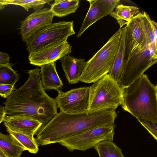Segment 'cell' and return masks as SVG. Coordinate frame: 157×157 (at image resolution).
<instances>
[{
  "label": "cell",
  "mask_w": 157,
  "mask_h": 157,
  "mask_svg": "<svg viewBox=\"0 0 157 157\" xmlns=\"http://www.w3.org/2000/svg\"><path fill=\"white\" fill-rule=\"evenodd\" d=\"M117 117L115 110H107L70 114L61 111L42 127L35 135L39 146L59 143L83 131L114 124Z\"/></svg>",
  "instance_id": "6da1fadb"
},
{
  "label": "cell",
  "mask_w": 157,
  "mask_h": 157,
  "mask_svg": "<svg viewBox=\"0 0 157 157\" xmlns=\"http://www.w3.org/2000/svg\"><path fill=\"white\" fill-rule=\"evenodd\" d=\"M157 86L152 84L143 74L124 89L123 109L137 119L157 124Z\"/></svg>",
  "instance_id": "7a4b0ae2"
},
{
  "label": "cell",
  "mask_w": 157,
  "mask_h": 157,
  "mask_svg": "<svg viewBox=\"0 0 157 157\" xmlns=\"http://www.w3.org/2000/svg\"><path fill=\"white\" fill-rule=\"evenodd\" d=\"M121 29L115 33L86 64L79 81L94 83L109 73L119 45Z\"/></svg>",
  "instance_id": "3957f363"
},
{
  "label": "cell",
  "mask_w": 157,
  "mask_h": 157,
  "mask_svg": "<svg viewBox=\"0 0 157 157\" xmlns=\"http://www.w3.org/2000/svg\"><path fill=\"white\" fill-rule=\"evenodd\" d=\"M124 89L109 74L89 86L88 111L116 110L122 101Z\"/></svg>",
  "instance_id": "277c9868"
},
{
  "label": "cell",
  "mask_w": 157,
  "mask_h": 157,
  "mask_svg": "<svg viewBox=\"0 0 157 157\" xmlns=\"http://www.w3.org/2000/svg\"><path fill=\"white\" fill-rule=\"evenodd\" d=\"M73 21L52 23L32 36L26 41L29 54L55 42L67 40L75 34Z\"/></svg>",
  "instance_id": "5b68a950"
},
{
  "label": "cell",
  "mask_w": 157,
  "mask_h": 157,
  "mask_svg": "<svg viewBox=\"0 0 157 157\" xmlns=\"http://www.w3.org/2000/svg\"><path fill=\"white\" fill-rule=\"evenodd\" d=\"M115 127L114 124L88 129L67 138L59 143L69 151L74 150L84 151L94 147L102 141H113Z\"/></svg>",
  "instance_id": "8992f818"
},
{
  "label": "cell",
  "mask_w": 157,
  "mask_h": 157,
  "mask_svg": "<svg viewBox=\"0 0 157 157\" xmlns=\"http://www.w3.org/2000/svg\"><path fill=\"white\" fill-rule=\"evenodd\" d=\"M157 62V54L149 47L143 52L132 55L124 64L117 82L123 89L127 87Z\"/></svg>",
  "instance_id": "52a82bcc"
},
{
  "label": "cell",
  "mask_w": 157,
  "mask_h": 157,
  "mask_svg": "<svg viewBox=\"0 0 157 157\" xmlns=\"http://www.w3.org/2000/svg\"><path fill=\"white\" fill-rule=\"evenodd\" d=\"M55 98L60 111L70 114L82 113L88 111L89 87L72 89L65 92L57 90Z\"/></svg>",
  "instance_id": "ba28073f"
},
{
  "label": "cell",
  "mask_w": 157,
  "mask_h": 157,
  "mask_svg": "<svg viewBox=\"0 0 157 157\" xmlns=\"http://www.w3.org/2000/svg\"><path fill=\"white\" fill-rule=\"evenodd\" d=\"M126 26L123 65L132 56L143 52L149 47L141 25L140 12L134 17Z\"/></svg>",
  "instance_id": "9c48e42d"
},
{
  "label": "cell",
  "mask_w": 157,
  "mask_h": 157,
  "mask_svg": "<svg viewBox=\"0 0 157 157\" xmlns=\"http://www.w3.org/2000/svg\"><path fill=\"white\" fill-rule=\"evenodd\" d=\"M71 51L72 46L67 40H59L29 54L28 59L30 64L40 67L55 62Z\"/></svg>",
  "instance_id": "30bf717a"
},
{
  "label": "cell",
  "mask_w": 157,
  "mask_h": 157,
  "mask_svg": "<svg viewBox=\"0 0 157 157\" xmlns=\"http://www.w3.org/2000/svg\"><path fill=\"white\" fill-rule=\"evenodd\" d=\"M54 17L47 8L30 14L21 22L20 33L23 41L26 42L34 33L52 23Z\"/></svg>",
  "instance_id": "8fae6325"
},
{
  "label": "cell",
  "mask_w": 157,
  "mask_h": 157,
  "mask_svg": "<svg viewBox=\"0 0 157 157\" xmlns=\"http://www.w3.org/2000/svg\"><path fill=\"white\" fill-rule=\"evenodd\" d=\"M6 128L34 137L42 126L39 121L31 118L6 116L3 121Z\"/></svg>",
  "instance_id": "7c38bea8"
},
{
  "label": "cell",
  "mask_w": 157,
  "mask_h": 157,
  "mask_svg": "<svg viewBox=\"0 0 157 157\" xmlns=\"http://www.w3.org/2000/svg\"><path fill=\"white\" fill-rule=\"evenodd\" d=\"M65 75L71 84L78 83L86 64L84 59H78L66 56L60 59Z\"/></svg>",
  "instance_id": "4fadbf2b"
},
{
  "label": "cell",
  "mask_w": 157,
  "mask_h": 157,
  "mask_svg": "<svg viewBox=\"0 0 157 157\" xmlns=\"http://www.w3.org/2000/svg\"><path fill=\"white\" fill-rule=\"evenodd\" d=\"M40 67L41 82L45 90L57 91L63 86L57 72L55 62L42 65Z\"/></svg>",
  "instance_id": "5bb4252c"
},
{
  "label": "cell",
  "mask_w": 157,
  "mask_h": 157,
  "mask_svg": "<svg viewBox=\"0 0 157 157\" xmlns=\"http://www.w3.org/2000/svg\"><path fill=\"white\" fill-rule=\"evenodd\" d=\"M28 80L20 88L13 91L11 95H30L44 89L40 79V69L38 67L28 71Z\"/></svg>",
  "instance_id": "9a60e30c"
},
{
  "label": "cell",
  "mask_w": 157,
  "mask_h": 157,
  "mask_svg": "<svg viewBox=\"0 0 157 157\" xmlns=\"http://www.w3.org/2000/svg\"><path fill=\"white\" fill-rule=\"evenodd\" d=\"M87 1L89 2L90 6L79 31L76 35L77 38L80 37L94 23L107 15L99 6L97 0Z\"/></svg>",
  "instance_id": "2e32d148"
},
{
  "label": "cell",
  "mask_w": 157,
  "mask_h": 157,
  "mask_svg": "<svg viewBox=\"0 0 157 157\" xmlns=\"http://www.w3.org/2000/svg\"><path fill=\"white\" fill-rule=\"evenodd\" d=\"M142 27L150 49L157 54V24L145 12H141Z\"/></svg>",
  "instance_id": "e0dca14e"
},
{
  "label": "cell",
  "mask_w": 157,
  "mask_h": 157,
  "mask_svg": "<svg viewBox=\"0 0 157 157\" xmlns=\"http://www.w3.org/2000/svg\"><path fill=\"white\" fill-rule=\"evenodd\" d=\"M0 148L9 157H21L25 148L11 134L0 132Z\"/></svg>",
  "instance_id": "ac0fdd59"
},
{
  "label": "cell",
  "mask_w": 157,
  "mask_h": 157,
  "mask_svg": "<svg viewBox=\"0 0 157 157\" xmlns=\"http://www.w3.org/2000/svg\"><path fill=\"white\" fill-rule=\"evenodd\" d=\"M126 26L121 28V33L118 48L112 68L109 73L115 81L119 79L122 70L125 47Z\"/></svg>",
  "instance_id": "d6986e66"
},
{
  "label": "cell",
  "mask_w": 157,
  "mask_h": 157,
  "mask_svg": "<svg viewBox=\"0 0 157 157\" xmlns=\"http://www.w3.org/2000/svg\"><path fill=\"white\" fill-rule=\"evenodd\" d=\"M110 15L115 18L121 29L127 25L131 20L140 12L139 8L133 6L120 4L117 5Z\"/></svg>",
  "instance_id": "ffe728a7"
},
{
  "label": "cell",
  "mask_w": 157,
  "mask_h": 157,
  "mask_svg": "<svg viewBox=\"0 0 157 157\" xmlns=\"http://www.w3.org/2000/svg\"><path fill=\"white\" fill-rule=\"evenodd\" d=\"M79 0H55L50 10L54 16L64 17L75 13L79 7Z\"/></svg>",
  "instance_id": "44dd1931"
},
{
  "label": "cell",
  "mask_w": 157,
  "mask_h": 157,
  "mask_svg": "<svg viewBox=\"0 0 157 157\" xmlns=\"http://www.w3.org/2000/svg\"><path fill=\"white\" fill-rule=\"evenodd\" d=\"M94 148L99 157H124L121 149L112 141H102Z\"/></svg>",
  "instance_id": "7402d4cb"
},
{
  "label": "cell",
  "mask_w": 157,
  "mask_h": 157,
  "mask_svg": "<svg viewBox=\"0 0 157 157\" xmlns=\"http://www.w3.org/2000/svg\"><path fill=\"white\" fill-rule=\"evenodd\" d=\"M6 130L15 138L29 152L36 154L38 152L39 146L34 137L7 128Z\"/></svg>",
  "instance_id": "603a6c76"
},
{
  "label": "cell",
  "mask_w": 157,
  "mask_h": 157,
  "mask_svg": "<svg viewBox=\"0 0 157 157\" xmlns=\"http://www.w3.org/2000/svg\"><path fill=\"white\" fill-rule=\"evenodd\" d=\"M3 3L6 6L14 5L20 6L26 10L28 11L33 8L35 11L42 9L46 4H49L52 0H3Z\"/></svg>",
  "instance_id": "cb8c5ba5"
},
{
  "label": "cell",
  "mask_w": 157,
  "mask_h": 157,
  "mask_svg": "<svg viewBox=\"0 0 157 157\" xmlns=\"http://www.w3.org/2000/svg\"><path fill=\"white\" fill-rule=\"evenodd\" d=\"M12 64L0 65V84L14 85L18 81L19 75L12 67Z\"/></svg>",
  "instance_id": "d4e9b609"
},
{
  "label": "cell",
  "mask_w": 157,
  "mask_h": 157,
  "mask_svg": "<svg viewBox=\"0 0 157 157\" xmlns=\"http://www.w3.org/2000/svg\"><path fill=\"white\" fill-rule=\"evenodd\" d=\"M100 7L108 15L114 11L116 6L120 3V0H97Z\"/></svg>",
  "instance_id": "484cf974"
},
{
  "label": "cell",
  "mask_w": 157,
  "mask_h": 157,
  "mask_svg": "<svg viewBox=\"0 0 157 157\" xmlns=\"http://www.w3.org/2000/svg\"><path fill=\"white\" fill-rule=\"evenodd\" d=\"M141 124L148 131L153 138L157 140V124L141 119H137Z\"/></svg>",
  "instance_id": "4316f807"
},
{
  "label": "cell",
  "mask_w": 157,
  "mask_h": 157,
  "mask_svg": "<svg viewBox=\"0 0 157 157\" xmlns=\"http://www.w3.org/2000/svg\"><path fill=\"white\" fill-rule=\"evenodd\" d=\"M14 85L0 84V95L4 98H7L16 89Z\"/></svg>",
  "instance_id": "83f0119b"
},
{
  "label": "cell",
  "mask_w": 157,
  "mask_h": 157,
  "mask_svg": "<svg viewBox=\"0 0 157 157\" xmlns=\"http://www.w3.org/2000/svg\"><path fill=\"white\" fill-rule=\"evenodd\" d=\"M10 57L6 53L0 52V65L9 63Z\"/></svg>",
  "instance_id": "f1b7e54d"
},
{
  "label": "cell",
  "mask_w": 157,
  "mask_h": 157,
  "mask_svg": "<svg viewBox=\"0 0 157 157\" xmlns=\"http://www.w3.org/2000/svg\"><path fill=\"white\" fill-rule=\"evenodd\" d=\"M6 114L4 107L0 105V124L3 121Z\"/></svg>",
  "instance_id": "f546056e"
},
{
  "label": "cell",
  "mask_w": 157,
  "mask_h": 157,
  "mask_svg": "<svg viewBox=\"0 0 157 157\" xmlns=\"http://www.w3.org/2000/svg\"><path fill=\"white\" fill-rule=\"evenodd\" d=\"M0 157H9L7 154L0 148Z\"/></svg>",
  "instance_id": "4dcf8cb0"
},
{
  "label": "cell",
  "mask_w": 157,
  "mask_h": 157,
  "mask_svg": "<svg viewBox=\"0 0 157 157\" xmlns=\"http://www.w3.org/2000/svg\"><path fill=\"white\" fill-rule=\"evenodd\" d=\"M6 6L3 3V0H0V11L4 9Z\"/></svg>",
  "instance_id": "1f68e13d"
},
{
  "label": "cell",
  "mask_w": 157,
  "mask_h": 157,
  "mask_svg": "<svg viewBox=\"0 0 157 157\" xmlns=\"http://www.w3.org/2000/svg\"></svg>",
  "instance_id": "d6a6232c"
}]
</instances>
